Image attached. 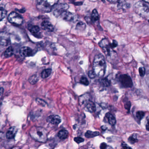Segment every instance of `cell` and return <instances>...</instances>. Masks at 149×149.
I'll return each mask as SVG.
<instances>
[{"mask_svg": "<svg viewBox=\"0 0 149 149\" xmlns=\"http://www.w3.org/2000/svg\"><path fill=\"white\" fill-rule=\"evenodd\" d=\"M47 122L53 125H58L61 122V118L58 115H52L48 117Z\"/></svg>", "mask_w": 149, "mask_h": 149, "instance_id": "obj_10", "label": "cell"}, {"mask_svg": "<svg viewBox=\"0 0 149 149\" xmlns=\"http://www.w3.org/2000/svg\"><path fill=\"white\" fill-rule=\"evenodd\" d=\"M20 54L24 57H29L33 55V51L30 48L27 47H22L20 49Z\"/></svg>", "mask_w": 149, "mask_h": 149, "instance_id": "obj_11", "label": "cell"}, {"mask_svg": "<svg viewBox=\"0 0 149 149\" xmlns=\"http://www.w3.org/2000/svg\"><path fill=\"white\" fill-rule=\"evenodd\" d=\"M128 141L129 143H130L131 144L135 143L138 142V139H137V135L136 134H133L130 136L128 138Z\"/></svg>", "mask_w": 149, "mask_h": 149, "instance_id": "obj_23", "label": "cell"}, {"mask_svg": "<svg viewBox=\"0 0 149 149\" xmlns=\"http://www.w3.org/2000/svg\"><path fill=\"white\" fill-rule=\"evenodd\" d=\"M108 1L110 2V3H111V2H112V3H116V2H119V1Z\"/></svg>", "mask_w": 149, "mask_h": 149, "instance_id": "obj_41", "label": "cell"}, {"mask_svg": "<svg viewBox=\"0 0 149 149\" xmlns=\"http://www.w3.org/2000/svg\"><path fill=\"white\" fill-rule=\"evenodd\" d=\"M118 81L121 84V86L123 88H131L133 85L131 78L127 74H121L119 76Z\"/></svg>", "mask_w": 149, "mask_h": 149, "instance_id": "obj_8", "label": "cell"}, {"mask_svg": "<svg viewBox=\"0 0 149 149\" xmlns=\"http://www.w3.org/2000/svg\"><path fill=\"white\" fill-rule=\"evenodd\" d=\"M17 132V130L16 127H11L8 130L6 134V136L7 138L9 139H13L15 136V134Z\"/></svg>", "mask_w": 149, "mask_h": 149, "instance_id": "obj_16", "label": "cell"}, {"mask_svg": "<svg viewBox=\"0 0 149 149\" xmlns=\"http://www.w3.org/2000/svg\"><path fill=\"white\" fill-rule=\"evenodd\" d=\"M14 49L12 47H9L5 51L4 53V56L6 58L11 57L13 55Z\"/></svg>", "mask_w": 149, "mask_h": 149, "instance_id": "obj_21", "label": "cell"}, {"mask_svg": "<svg viewBox=\"0 0 149 149\" xmlns=\"http://www.w3.org/2000/svg\"><path fill=\"white\" fill-rule=\"evenodd\" d=\"M69 8V6L65 3L56 4L53 7V14L56 17H58L61 16V15L65 11H67Z\"/></svg>", "mask_w": 149, "mask_h": 149, "instance_id": "obj_6", "label": "cell"}, {"mask_svg": "<svg viewBox=\"0 0 149 149\" xmlns=\"http://www.w3.org/2000/svg\"><path fill=\"white\" fill-rule=\"evenodd\" d=\"M85 109L88 112L93 113L96 110V107L95 104L93 102L90 101L86 104Z\"/></svg>", "mask_w": 149, "mask_h": 149, "instance_id": "obj_17", "label": "cell"}, {"mask_svg": "<svg viewBox=\"0 0 149 149\" xmlns=\"http://www.w3.org/2000/svg\"><path fill=\"white\" fill-rule=\"evenodd\" d=\"M143 2H145V3H148V4H149V1H143Z\"/></svg>", "mask_w": 149, "mask_h": 149, "instance_id": "obj_44", "label": "cell"}, {"mask_svg": "<svg viewBox=\"0 0 149 149\" xmlns=\"http://www.w3.org/2000/svg\"><path fill=\"white\" fill-rule=\"evenodd\" d=\"M52 73V70L50 68H48L44 70L41 73V77L42 78H47Z\"/></svg>", "mask_w": 149, "mask_h": 149, "instance_id": "obj_22", "label": "cell"}, {"mask_svg": "<svg viewBox=\"0 0 149 149\" xmlns=\"http://www.w3.org/2000/svg\"><path fill=\"white\" fill-rule=\"evenodd\" d=\"M146 128L148 131L149 132V116L147 118V123L146 125Z\"/></svg>", "mask_w": 149, "mask_h": 149, "instance_id": "obj_38", "label": "cell"}, {"mask_svg": "<svg viewBox=\"0 0 149 149\" xmlns=\"http://www.w3.org/2000/svg\"><path fill=\"white\" fill-rule=\"evenodd\" d=\"M85 27H86L85 24L83 22H78L77 23L76 26V29L77 30H80V31H82V30H84L85 29Z\"/></svg>", "mask_w": 149, "mask_h": 149, "instance_id": "obj_28", "label": "cell"}, {"mask_svg": "<svg viewBox=\"0 0 149 149\" xmlns=\"http://www.w3.org/2000/svg\"><path fill=\"white\" fill-rule=\"evenodd\" d=\"M100 149H113L111 146L107 145L106 143H102L100 146Z\"/></svg>", "mask_w": 149, "mask_h": 149, "instance_id": "obj_32", "label": "cell"}, {"mask_svg": "<svg viewBox=\"0 0 149 149\" xmlns=\"http://www.w3.org/2000/svg\"><path fill=\"white\" fill-rule=\"evenodd\" d=\"M100 135V132L97 131H91L88 130L85 133V136L87 138H92Z\"/></svg>", "mask_w": 149, "mask_h": 149, "instance_id": "obj_19", "label": "cell"}, {"mask_svg": "<svg viewBox=\"0 0 149 149\" xmlns=\"http://www.w3.org/2000/svg\"><path fill=\"white\" fill-rule=\"evenodd\" d=\"M1 36H3V38L1 37V44L4 46H6L8 44V40L7 38H6L5 36H3L1 33Z\"/></svg>", "mask_w": 149, "mask_h": 149, "instance_id": "obj_27", "label": "cell"}, {"mask_svg": "<svg viewBox=\"0 0 149 149\" xmlns=\"http://www.w3.org/2000/svg\"><path fill=\"white\" fill-rule=\"evenodd\" d=\"M145 116V113L142 111H139L136 112V117L137 120L139 122H140L141 120L143 119Z\"/></svg>", "mask_w": 149, "mask_h": 149, "instance_id": "obj_25", "label": "cell"}, {"mask_svg": "<svg viewBox=\"0 0 149 149\" xmlns=\"http://www.w3.org/2000/svg\"><path fill=\"white\" fill-rule=\"evenodd\" d=\"M41 26L42 29L48 32H53L54 29L53 25L49 22L47 21L42 22Z\"/></svg>", "mask_w": 149, "mask_h": 149, "instance_id": "obj_13", "label": "cell"}, {"mask_svg": "<svg viewBox=\"0 0 149 149\" xmlns=\"http://www.w3.org/2000/svg\"><path fill=\"white\" fill-rule=\"evenodd\" d=\"M131 107V103L130 102L128 101L125 103V109L127 110L128 111H130V109Z\"/></svg>", "mask_w": 149, "mask_h": 149, "instance_id": "obj_37", "label": "cell"}, {"mask_svg": "<svg viewBox=\"0 0 149 149\" xmlns=\"http://www.w3.org/2000/svg\"><path fill=\"white\" fill-rule=\"evenodd\" d=\"M69 132L66 130H62L58 132L57 136L59 138L61 139H64L67 138L68 136Z\"/></svg>", "mask_w": 149, "mask_h": 149, "instance_id": "obj_18", "label": "cell"}, {"mask_svg": "<svg viewBox=\"0 0 149 149\" xmlns=\"http://www.w3.org/2000/svg\"><path fill=\"white\" fill-rule=\"evenodd\" d=\"M80 82L82 84L86 85V86H87L89 84L88 80L85 77H81V79H80Z\"/></svg>", "mask_w": 149, "mask_h": 149, "instance_id": "obj_30", "label": "cell"}, {"mask_svg": "<svg viewBox=\"0 0 149 149\" xmlns=\"http://www.w3.org/2000/svg\"><path fill=\"white\" fill-rule=\"evenodd\" d=\"M101 129H102V130L104 131L107 129V127H106V126H104V125H102V126L101 127Z\"/></svg>", "mask_w": 149, "mask_h": 149, "instance_id": "obj_40", "label": "cell"}, {"mask_svg": "<svg viewBox=\"0 0 149 149\" xmlns=\"http://www.w3.org/2000/svg\"><path fill=\"white\" fill-rule=\"evenodd\" d=\"M39 81V77L36 74L33 75L29 77V81L31 84H35Z\"/></svg>", "mask_w": 149, "mask_h": 149, "instance_id": "obj_24", "label": "cell"}, {"mask_svg": "<svg viewBox=\"0 0 149 149\" xmlns=\"http://www.w3.org/2000/svg\"><path fill=\"white\" fill-rule=\"evenodd\" d=\"M136 10L141 16L149 17V4L143 1L138 2L136 5Z\"/></svg>", "mask_w": 149, "mask_h": 149, "instance_id": "obj_4", "label": "cell"}, {"mask_svg": "<svg viewBox=\"0 0 149 149\" xmlns=\"http://www.w3.org/2000/svg\"><path fill=\"white\" fill-rule=\"evenodd\" d=\"M121 146H122V149H132L131 147H130L124 142H122V143H121Z\"/></svg>", "mask_w": 149, "mask_h": 149, "instance_id": "obj_36", "label": "cell"}, {"mask_svg": "<svg viewBox=\"0 0 149 149\" xmlns=\"http://www.w3.org/2000/svg\"><path fill=\"white\" fill-rule=\"evenodd\" d=\"M29 134L34 140L41 143H45L47 140V132L45 128L34 126L29 131Z\"/></svg>", "mask_w": 149, "mask_h": 149, "instance_id": "obj_2", "label": "cell"}, {"mask_svg": "<svg viewBox=\"0 0 149 149\" xmlns=\"http://www.w3.org/2000/svg\"><path fill=\"white\" fill-rule=\"evenodd\" d=\"M148 22H149V20H148Z\"/></svg>", "mask_w": 149, "mask_h": 149, "instance_id": "obj_45", "label": "cell"}, {"mask_svg": "<svg viewBox=\"0 0 149 149\" xmlns=\"http://www.w3.org/2000/svg\"><path fill=\"white\" fill-rule=\"evenodd\" d=\"M12 149H20L19 147H15L13 148H12Z\"/></svg>", "mask_w": 149, "mask_h": 149, "instance_id": "obj_43", "label": "cell"}, {"mask_svg": "<svg viewBox=\"0 0 149 149\" xmlns=\"http://www.w3.org/2000/svg\"><path fill=\"white\" fill-rule=\"evenodd\" d=\"M100 84L104 87H109L110 85V81L107 78H102L100 80Z\"/></svg>", "mask_w": 149, "mask_h": 149, "instance_id": "obj_26", "label": "cell"}, {"mask_svg": "<svg viewBox=\"0 0 149 149\" xmlns=\"http://www.w3.org/2000/svg\"><path fill=\"white\" fill-rule=\"evenodd\" d=\"M8 19L10 23L14 25L20 26L23 23L22 17L16 12H12L8 17Z\"/></svg>", "mask_w": 149, "mask_h": 149, "instance_id": "obj_7", "label": "cell"}, {"mask_svg": "<svg viewBox=\"0 0 149 149\" xmlns=\"http://www.w3.org/2000/svg\"><path fill=\"white\" fill-rule=\"evenodd\" d=\"M106 63L104 57L101 54H97L95 56L93 61V70L95 74L99 77L104 76L106 70Z\"/></svg>", "mask_w": 149, "mask_h": 149, "instance_id": "obj_1", "label": "cell"}, {"mask_svg": "<svg viewBox=\"0 0 149 149\" xmlns=\"http://www.w3.org/2000/svg\"><path fill=\"white\" fill-rule=\"evenodd\" d=\"M118 43L116 40H113L112 43H111V46L112 48H115L117 46Z\"/></svg>", "mask_w": 149, "mask_h": 149, "instance_id": "obj_39", "label": "cell"}, {"mask_svg": "<svg viewBox=\"0 0 149 149\" xmlns=\"http://www.w3.org/2000/svg\"><path fill=\"white\" fill-rule=\"evenodd\" d=\"M3 88H1V95H2V93H3Z\"/></svg>", "mask_w": 149, "mask_h": 149, "instance_id": "obj_42", "label": "cell"}, {"mask_svg": "<svg viewBox=\"0 0 149 149\" xmlns=\"http://www.w3.org/2000/svg\"><path fill=\"white\" fill-rule=\"evenodd\" d=\"M139 75L141 77H143L145 75L146 70L144 68H139Z\"/></svg>", "mask_w": 149, "mask_h": 149, "instance_id": "obj_33", "label": "cell"}, {"mask_svg": "<svg viewBox=\"0 0 149 149\" xmlns=\"http://www.w3.org/2000/svg\"><path fill=\"white\" fill-rule=\"evenodd\" d=\"M100 47L102 49L104 53L107 56H111V55L114 53L112 50L111 43H110L107 39H104L100 41L99 43Z\"/></svg>", "mask_w": 149, "mask_h": 149, "instance_id": "obj_5", "label": "cell"}, {"mask_svg": "<svg viewBox=\"0 0 149 149\" xmlns=\"http://www.w3.org/2000/svg\"><path fill=\"white\" fill-rule=\"evenodd\" d=\"M62 18L68 22H73L74 20L75 17L74 15L72 13L70 12H68V11H65L61 15Z\"/></svg>", "mask_w": 149, "mask_h": 149, "instance_id": "obj_14", "label": "cell"}, {"mask_svg": "<svg viewBox=\"0 0 149 149\" xmlns=\"http://www.w3.org/2000/svg\"><path fill=\"white\" fill-rule=\"evenodd\" d=\"M88 75L89 77L90 78H91V79H93V78H95L96 75L95 74V72H94V70H90L88 72Z\"/></svg>", "mask_w": 149, "mask_h": 149, "instance_id": "obj_35", "label": "cell"}, {"mask_svg": "<svg viewBox=\"0 0 149 149\" xmlns=\"http://www.w3.org/2000/svg\"><path fill=\"white\" fill-rule=\"evenodd\" d=\"M28 29L30 33L35 37L40 38L41 37V33L40 28L37 26L29 24L28 26Z\"/></svg>", "mask_w": 149, "mask_h": 149, "instance_id": "obj_9", "label": "cell"}, {"mask_svg": "<svg viewBox=\"0 0 149 149\" xmlns=\"http://www.w3.org/2000/svg\"><path fill=\"white\" fill-rule=\"evenodd\" d=\"M99 20V15L96 9H94L92 11L91 15V22L93 23L97 22Z\"/></svg>", "mask_w": 149, "mask_h": 149, "instance_id": "obj_20", "label": "cell"}, {"mask_svg": "<svg viewBox=\"0 0 149 149\" xmlns=\"http://www.w3.org/2000/svg\"><path fill=\"white\" fill-rule=\"evenodd\" d=\"M56 1H38L36 8L39 11L43 13H49L53 9L54 6L57 4Z\"/></svg>", "mask_w": 149, "mask_h": 149, "instance_id": "obj_3", "label": "cell"}, {"mask_svg": "<svg viewBox=\"0 0 149 149\" xmlns=\"http://www.w3.org/2000/svg\"><path fill=\"white\" fill-rule=\"evenodd\" d=\"M90 96L89 94H85L79 97V103L80 105L85 107L86 104L90 101Z\"/></svg>", "mask_w": 149, "mask_h": 149, "instance_id": "obj_12", "label": "cell"}, {"mask_svg": "<svg viewBox=\"0 0 149 149\" xmlns=\"http://www.w3.org/2000/svg\"><path fill=\"white\" fill-rule=\"evenodd\" d=\"M74 140L77 143H83L84 141V139L81 137H76L74 138Z\"/></svg>", "mask_w": 149, "mask_h": 149, "instance_id": "obj_34", "label": "cell"}, {"mask_svg": "<svg viewBox=\"0 0 149 149\" xmlns=\"http://www.w3.org/2000/svg\"><path fill=\"white\" fill-rule=\"evenodd\" d=\"M0 11H1L0 19H1V21H2V19H3L6 17V16L7 12L2 7H1V10H0Z\"/></svg>", "mask_w": 149, "mask_h": 149, "instance_id": "obj_29", "label": "cell"}, {"mask_svg": "<svg viewBox=\"0 0 149 149\" xmlns=\"http://www.w3.org/2000/svg\"><path fill=\"white\" fill-rule=\"evenodd\" d=\"M36 102L38 104H40V105H41L43 107H45L47 105V104L46 102L42 99H40V98H36Z\"/></svg>", "mask_w": 149, "mask_h": 149, "instance_id": "obj_31", "label": "cell"}, {"mask_svg": "<svg viewBox=\"0 0 149 149\" xmlns=\"http://www.w3.org/2000/svg\"><path fill=\"white\" fill-rule=\"evenodd\" d=\"M104 118L106 119V122L109 123V124L112 126H114L116 125V121L115 117L110 112H108L105 115Z\"/></svg>", "mask_w": 149, "mask_h": 149, "instance_id": "obj_15", "label": "cell"}]
</instances>
